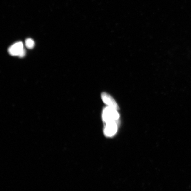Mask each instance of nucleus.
<instances>
[{"label": "nucleus", "mask_w": 191, "mask_h": 191, "mask_svg": "<svg viewBox=\"0 0 191 191\" xmlns=\"http://www.w3.org/2000/svg\"><path fill=\"white\" fill-rule=\"evenodd\" d=\"M106 124L104 132L106 136L111 137L116 134L117 129L116 121L108 122Z\"/></svg>", "instance_id": "20e7f679"}, {"label": "nucleus", "mask_w": 191, "mask_h": 191, "mask_svg": "<svg viewBox=\"0 0 191 191\" xmlns=\"http://www.w3.org/2000/svg\"><path fill=\"white\" fill-rule=\"evenodd\" d=\"M101 99L103 103L108 106L117 110H118L119 107L117 103L110 95L106 92H103L101 94Z\"/></svg>", "instance_id": "f03ea898"}, {"label": "nucleus", "mask_w": 191, "mask_h": 191, "mask_svg": "<svg viewBox=\"0 0 191 191\" xmlns=\"http://www.w3.org/2000/svg\"><path fill=\"white\" fill-rule=\"evenodd\" d=\"M24 49L23 44L19 42L11 46L8 51L9 54L12 56H19Z\"/></svg>", "instance_id": "7ed1b4c3"}, {"label": "nucleus", "mask_w": 191, "mask_h": 191, "mask_svg": "<svg viewBox=\"0 0 191 191\" xmlns=\"http://www.w3.org/2000/svg\"><path fill=\"white\" fill-rule=\"evenodd\" d=\"M25 45L27 48L32 49L34 47L35 43L32 39L28 38L26 40Z\"/></svg>", "instance_id": "39448f33"}, {"label": "nucleus", "mask_w": 191, "mask_h": 191, "mask_svg": "<svg viewBox=\"0 0 191 191\" xmlns=\"http://www.w3.org/2000/svg\"><path fill=\"white\" fill-rule=\"evenodd\" d=\"M117 110L110 106L104 109L103 113V119L105 123L116 121L119 117V113Z\"/></svg>", "instance_id": "f257e3e1"}]
</instances>
